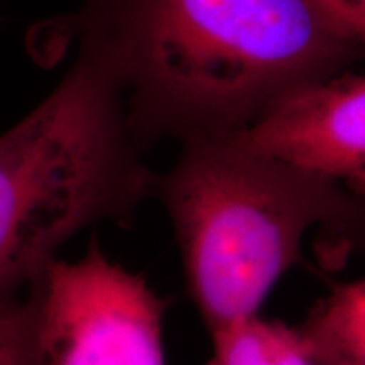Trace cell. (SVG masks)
I'll return each mask as SVG.
<instances>
[{"instance_id":"7","label":"cell","mask_w":365,"mask_h":365,"mask_svg":"<svg viewBox=\"0 0 365 365\" xmlns=\"http://www.w3.org/2000/svg\"><path fill=\"white\" fill-rule=\"evenodd\" d=\"M0 365H43L36 286L24 299L0 304Z\"/></svg>"},{"instance_id":"2","label":"cell","mask_w":365,"mask_h":365,"mask_svg":"<svg viewBox=\"0 0 365 365\" xmlns=\"http://www.w3.org/2000/svg\"><path fill=\"white\" fill-rule=\"evenodd\" d=\"M140 148L115 68L80 41L56 88L0 135V304L34 286L76 234L129 220L154 193Z\"/></svg>"},{"instance_id":"10","label":"cell","mask_w":365,"mask_h":365,"mask_svg":"<svg viewBox=\"0 0 365 365\" xmlns=\"http://www.w3.org/2000/svg\"><path fill=\"white\" fill-rule=\"evenodd\" d=\"M331 21L365 51V0H317Z\"/></svg>"},{"instance_id":"6","label":"cell","mask_w":365,"mask_h":365,"mask_svg":"<svg viewBox=\"0 0 365 365\" xmlns=\"http://www.w3.org/2000/svg\"><path fill=\"white\" fill-rule=\"evenodd\" d=\"M298 328L319 365H365V276L331 287Z\"/></svg>"},{"instance_id":"3","label":"cell","mask_w":365,"mask_h":365,"mask_svg":"<svg viewBox=\"0 0 365 365\" xmlns=\"http://www.w3.org/2000/svg\"><path fill=\"white\" fill-rule=\"evenodd\" d=\"M186 286L210 335L261 313L312 234H330L352 193L235 137L181 144L156 180Z\"/></svg>"},{"instance_id":"12","label":"cell","mask_w":365,"mask_h":365,"mask_svg":"<svg viewBox=\"0 0 365 365\" xmlns=\"http://www.w3.org/2000/svg\"><path fill=\"white\" fill-rule=\"evenodd\" d=\"M330 365H344V364H330Z\"/></svg>"},{"instance_id":"11","label":"cell","mask_w":365,"mask_h":365,"mask_svg":"<svg viewBox=\"0 0 365 365\" xmlns=\"http://www.w3.org/2000/svg\"><path fill=\"white\" fill-rule=\"evenodd\" d=\"M267 365H319L309 352L298 327L281 323Z\"/></svg>"},{"instance_id":"5","label":"cell","mask_w":365,"mask_h":365,"mask_svg":"<svg viewBox=\"0 0 365 365\" xmlns=\"http://www.w3.org/2000/svg\"><path fill=\"white\" fill-rule=\"evenodd\" d=\"M232 137L365 196V76L309 85Z\"/></svg>"},{"instance_id":"1","label":"cell","mask_w":365,"mask_h":365,"mask_svg":"<svg viewBox=\"0 0 365 365\" xmlns=\"http://www.w3.org/2000/svg\"><path fill=\"white\" fill-rule=\"evenodd\" d=\"M73 39L115 68L140 145L235 135L365 56L317 0H78L27 36L41 63Z\"/></svg>"},{"instance_id":"4","label":"cell","mask_w":365,"mask_h":365,"mask_svg":"<svg viewBox=\"0 0 365 365\" xmlns=\"http://www.w3.org/2000/svg\"><path fill=\"white\" fill-rule=\"evenodd\" d=\"M43 365H166V303L97 242L36 282Z\"/></svg>"},{"instance_id":"8","label":"cell","mask_w":365,"mask_h":365,"mask_svg":"<svg viewBox=\"0 0 365 365\" xmlns=\"http://www.w3.org/2000/svg\"><path fill=\"white\" fill-rule=\"evenodd\" d=\"M279 327L259 313L212 333L210 365H267Z\"/></svg>"},{"instance_id":"9","label":"cell","mask_w":365,"mask_h":365,"mask_svg":"<svg viewBox=\"0 0 365 365\" xmlns=\"http://www.w3.org/2000/svg\"><path fill=\"white\" fill-rule=\"evenodd\" d=\"M359 242L365 244V196L352 193V203L345 220L340 223L335 234H330L323 240V247L328 257V254L339 255L341 250L352 247Z\"/></svg>"}]
</instances>
